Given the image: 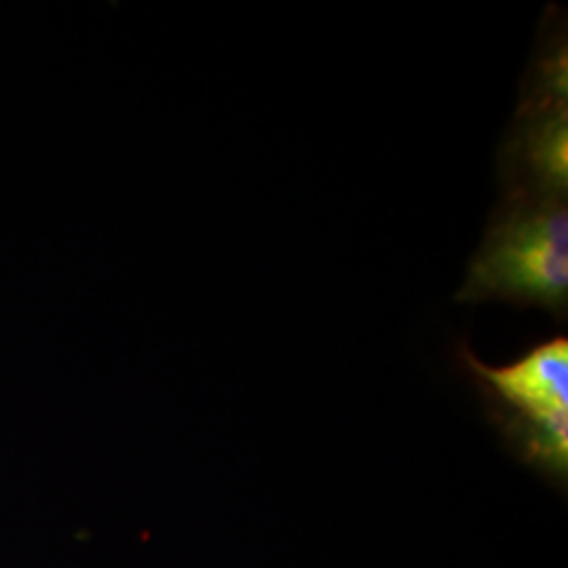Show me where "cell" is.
<instances>
[{
	"label": "cell",
	"instance_id": "cell-2",
	"mask_svg": "<svg viewBox=\"0 0 568 568\" xmlns=\"http://www.w3.org/2000/svg\"><path fill=\"white\" fill-rule=\"evenodd\" d=\"M457 363L480 392L504 447L548 485L567 495L568 339L535 345L506 366H488L457 345Z\"/></svg>",
	"mask_w": 568,
	"mask_h": 568
},
{
	"label": "cell",
	"instance_id": "cell-1",
	"mask_svg": "<svg viewBox=\"0 0 568 568\" xmlns=\"http://www.w3.org/2000/svg\"><path fill=\"white\" fill-rule=\"evenodd\" d=\"M462 304L504 302L568 312V196L501 192L455 295Z\"/></svg>",
	"mask_w": 568,
	"mask_h": 568
}]
</instances>
